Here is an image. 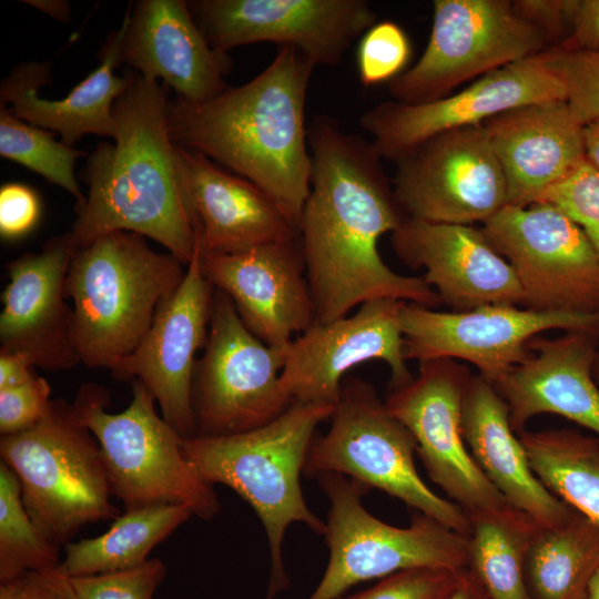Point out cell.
<instances>
[{
	"instance_id": "6da1fadb",
	"label": "cell",
	"mask_w": 599,
	"mask_h": 599,
	"mask_svg": "<svg viewBox=\"0 0 599 599\" xmlns=\"http://www.w3.org/2000/svg\"><path fill=\"white\" fill-rule=\"evenodd\" d=\"M311 187L297 232L317 322H331L374 300L436 308L439 295L423 276L393 271L378 251L406 214L370 141L327 114L307 126Z\"/></svg>"
},
{
	"instance_id": "7a4b0ae2",
	"label": "cell",
	"mask_w": 599,
	"mask_h": 599,
	"mask_svg": "<svg viewBox=\"0 0 599 599\" xmlns=\"http://www.w3.org/2000/svg\"><path fill=\"white\" fill-rule=\"evenodd\" d=\"M314 68L300 51L283 45L240 87H227L203 103L167 101L173 142L257 185L296 231L311 187L305 106Z\"/></svg>"
},
{
	"instance_id": "3957f363",
	"label": "cell",
	"mask_w": 599,
	"mask_h": 599,
	"mask_svg": "<svg viewBox=\"0 0 599 599\" xmlns=\"http://www.w3.org/2000/svg\"><path fill=\"white\" fill-rule=\"evenodd\" d=\"M129 70L130 84L113 105L114 143H100L88 160L89 191L74 206L70 234L78 250L111 232L136 233L187 266L197 236L169 131V99L159 81Z\"/></svg>"
},
{
	"instance_id": "277c9868",
	"label": "cell",
	"mask_w": 599,
	"mask_h": 599,
	"mask_svg": "<svg viewBox=\"0 0 599 599\" xmlns=\"http://www.w3.org/2000/svg\"><path fill=\"white\" fill-rule=\"evenodd\" d=\"M335 405L292 403L272 422L234 435L183 439L182 449L202 477L237 493L260 518L268 541L271 576L265 599L288 587L283 540L293 522L317 535L324 524L307 506L300 483L317 426Z\"/></svg>"
},
{
	"instance_id": "5b68a950",
	"label": "cell",
	"mask_w": 599,
	"mask_h": 599,
	"mask_svg": "<svg viewBox=\"0 0 599 599\" xmlns=\"http://www.w3.org/2000/svg\"><path fill=\"white\" fill-rule=\"evenodd\" d=\"M183 267L172 254L154 251L144 236L132 232H111L78 248L65 295L72 303L80 362L111 370L130 355L159 305L181 284Z\"/></svg>"
},
{
	"instance_id": "8992f818",
	"label": "cell",
	"mask_w": 599,
	"mask_h": 599,
	"mask_svg": "<svg viewBox=\"0 0 599 599\" xmlns=\"http://www.w3.org/2000/svg\"><path fill=\"white\" fill-rule=\"evenodd\" d=\"M155 403L134 379L131 403L120 413L106 410L110 394L94 383L81 385L72 404L100 446L111 494L125 511L180 505L210 520L220 511L214 485L185 457L183 438L158 414Z\"/></svg>"
},
{
	"instance_id": "52a82bcc",
	"label": "cell",
	"mask_w": 599,
	"mask_h": 599,
	"mask_svg": "<svg viewBox=\"0 0 599 599\" xmlns=\"http://www.w3.org/2000/svg\"><path fill=\"white\" fill-rule=\"evenodd\" d=\"M0 457L19 479L29 517L59 547L83 526L120 516L100 446L71 403L53 399L33 427L1 436Z\"/></svg>"
},
{
	"instance_id": "ba28073f",
	"label": "cell",
	"mask_w": 599,
	"mask_h": 599,
	"mask_svg": "<svg viewBox=\"0 0 599 599\" xmlns=\"http://www.w3.org/2000/svg\"><path fill=\"white\" fill-rule=\"evenodd\" d=\"M329 419L326 434L311 444L304 473L346 476L469 536L471 524L465 512L436 495L418 475L413 435L387 410L372 384L356 377L344 379Z\"/></svg>"
},
{
	"instance_id": "9c48e42d",
	"label": "cell",
	"mask_w": 599,
	"mask_h": 599,
	"mask_svg": "<svg viewBox=\"0 0 599 599\" xmlns=\"http://www.w3.org/2000/svg\"><path fill=\"white\" fill-rule=\"evenodd\" d=\"M326 494L327 568L308 599H337L358 582L420 567H468V536L418 512L408 527L386 524L362 502L366 487L335 473L316 475Z\"/></svg>"
},
{
	"instance_id": "30bf717a",
	"label": "cell",
	"mask_w": 599,
	"mask_h": 599,
	"mask_svg": "<svg viewBox=\"0 0 599 599\" xmlns=\"http://www.w3.org/2000/svg\"><path fill=\"white\" fill-rule=\"evenodd\" d=\"M286 348L256 337L231 298L215 290L207 339L192 380L196 437L244 433L285 412L292 404L281 386Z\"/></svg>"
},
{
	"instance_id": "8fae6325",
	"label": "cell",
	"mask_w": 599,
	"mask_h": 599,
	"mask_svg": "<svg viewBox=\"0 0 599 599\" xmlns=\"http://www.w3.org/2000/svg\"><path fill=\"white\" fill-rule=\"evenodd\" d=\"M428 43L418 61L389 82L396 102L425 103L458 84L545 51V33L508 0H435Z\"/></svg>"
},
{
	"instance_id": "7c38bea8",
	"label": "cell",
	"mask_w": 599,
	"mask_h": 599,
	"mask_svg": "<svg viewBox=\"0 0 599 599\" xmlns=\"http://www.w3.org/2000/svg\"><path fill=\"white\" fill-rule=\"evenodd\" d=\"M483 233L514 268L525 308L599 313V260L583 230L549 202L507 204Z\"/></svg>"
},
{
	"instance_id": "4fadbf2b",
	"label": "cell",
	"mask_w": 599,
	"mask_h": 599,
	"mask_svg": "<svg viewBox=\"0 0 599 599\" xmlns=\"http://www.w3.org/2000/svg\"><path fill=\"white\" fill-rule=\"evenodd\" d=\"M394 162V193L409 217L470 225L508 204L506 177L484 124L436 134Z\"/></svg>"
},
{
	"instance_id": "5bb4252c",
	"label": "cell",
	"mask_w": 599,
	"mask_h": 599,
	"mask_svg": "<svg viewBox=\"0 0 599 599\" xmlns=\"http://www.w3.org/2000/svg\"><path fill=\"white\" fill-rule=\"evenodd\" d=\"M470 377L454 359L422 362L418 375L385 399L387 410L413 435L430 479L468 519L510 505L466 447L463 402Z\"/></svg>"
},
{
	"instance_id": "9a60e30c",
	"label": "cell",
	"mask_w": 599,
	"mask_h": 599,
	"mask_svg": "<svg viewBox=\"0 0 599 599\" xmlns=\"http://www.w3.org/2000/svg\"><path fill=\"white\" fill-rule=\"evenodd\" d=\"M400 326L407 359H463L494 385L527 358L531 338L549 329L599 332V313L545 312L510 305L441 312L405 303Z\"/></svg>"
},
{
	"instance_id": "2e32d148",
	"label": "cell",
	"mask_w": 599,
	"mask_h": 599,
	"mask_svg": "<svg viewBox=\"0 0 599 599\" xmlns=\"http://www.w3.org/2000/svg\"><path fill=\"white\" fill-rule=\"evenodd\" d=\"M189 7L217 51L273 42L296 49L315 67L338 64L377 22L365 0H195Z\"/></svg>"
},
{
	"instance_id": "e0dca14e",
	"label": "cell",
	"mask_w": 599,
	"mask_h": 599,
	"mask_svg": "<svg viewBox=\"0 0 599 599\" xmlns=\"http://www.w3.org/2000/svg\"><path fill=\"white\" fill-rule=\"evenodd\" d=\"M567 101L566 89L539 54L480 77L455 94L406 104L382 102L359 118L382 159L395 161L423 141L445 131L483 124L511 109Z\"/></svg>"
},
{
	"instance_id": "ac0fdd59",
	"label": "cell",
	"mask_w": 599,
	"mask_h": 599,
	"mask_svg": "<svg viewBox=\"0 0 599 599\" xmlns=\"http://www.w3.org/2000/svg\"><path fill=\"white\" fill-rule=\"evenodd\" d=\"M406 302L374 300L356 312L317 322L285 351L281 386L292 403L335 405L344 376L359 364L382 361L390 369V389L413 379L406 364L400 311Z\"/></svg>"
},
{
	"instance_id": "d6986e66",
	"label": "cell",
	"mask_w": 599,
	"mask_h": 599,
	"mask_svg": "<svg viewBox=\"0 0 599 599\" xmlns=\"http://www.w3.org/2000/svg\"><path fill=\"white\" fill-rule=\"evenodd\" d=\"M214 293L196 247L181 284L159 305L140 344L111 369L116 379L142 382L183 439L196 437L192 380L195 355L207 339Z\"/></svg>"
},
{
	"instance_id": "ffe728a7",
	"label": "cell",
	"mask_w": 599,
	"mask_h": 599,
	"mask_svg": "<svg viewBox=\"0 0 599 599\" xmlns=\"http://www.w3.org/2000/svg\"><path fill=\"white\" fill-rule=\"evenodd\" d=\"M200 265L244 325L272 347L285 349L316 321L298 235L236 254L200 252Z\"/></svg>"
},
{
	"instance_id": "44dd1931",
	"label": "cell",
	"mask_w": 599,
	"mask_h": 599,
	"mask_svg": "<svg viewBox=\"0 0 599 599\" xmlns=\"http://www.w3.org/2000/svg\"><path fill=\"white\" fill-rule=\"evenodd\" d=\"M77 251L70 232L48 240L37 253H24L6 266L0 349L28 356L34 366L67 370L81 363L73 334V308L65 278Z\"/></svg>"
},
{
	"instance_id": "7402d4cb",
	"label": "cell",
	"mask_w": 599,
	"mask_h": 599,
	"mask_svg": "<svg viewBox=\"0 0 599 599\" xmlns=\"http://www.w3.org/2000/svg\"><path fill=\"white\" fill-rule=\"evenodd\" d=\"M390 241L404 264L425 270L424 280L453 312L524 304L514 268L481 229L406 216Z\"/></svg>"
},
{
	"instance_id": "603a6c76",
	"label": "cell",
	"mask_w": 599,
	"mask_h": 599,
	"mask_svg": "<svg viewBox=\"0 0 599 599\" xmlns=\"http://www.w3.org/2000/svg\"><path fill=\"white\" fill-rule=\"evenodd\" d=\"M121 59L192 104L223 92L232 69L229 53L210 45L184 0H140L131 6Z\"/></svg>"
},
{
	"instance_id": "cb8c5ba5",
	"label": "cell",
	"mask_w": 599,
	"mask_h": 599,
	"mask_svg": "<svg viewBox=\"0 0 599 599\" xmlns=\"http://www.w3.org/2000/svg\"><path fill=\"white\" fill-rule=\"evenodd\" d=\"M598 345L597 331L528 342L527 358L494 384L509 407L515 433L537 415L556 414L599 436V388L592 374Z\"/></svg>"
},
{
	"instance_id": "d4e9b609",
	"label": "cell",
	"mask_w": 599,
	"mask_h": 599,
	"mask_svg": "<svg viewBox=\"0 0 599 599\" xmlns=\"http://www.w3.org/2000/svg\"><path fill=\"white\" fill-rule=\"evenodd\" d=\"M176 148L201 253L236 254L298 235L257 185L197 151Z\"/></svg>"
},
{
	"instance_id": "484cf974",
	"label": "cell",
	"mask_w": 599,
	"mask_h": 599,
	"mask_svg": "<svg viewBox=\"0 0 599 599\" xmlns=\"http://www.w3.org/2000/svg\"><path fill=\"white\" fill-rule=\"evenodd\" d=\"M508 187V204L527 205L585 159L583 125L567 101L508 110L485 121Z\"/></svg>"
},
{
	"instance_id": "4316f807",
	"label": "cell",
	"mask_w": 599,
	"mask_h": 599,
	"mask_svg": "<svg viewBox=\"0 0 599 599\" xmlns=\"http://www.w3.org/2000/svg\"><path fill=\"white\" fill-rule=\"evenodd\" d=\"M126 11L119 30L110 33L100 53V63L65 98L48 100L38 94L50 79V63L29 62L16 67L0 85L1 103H11L10 111L32 125L55 131L68 146L84 134L114 138L113 105L130 84V70L122 77L114 69L122 63L121 50L129 23Z\"/></svg>"
},
{
	"instance_id": "83f0119b",
	"label": "cell",
	"mask_w": 599,
	"mask_h": 599,
	"mask_svg": "<svg viewBox=\"0 0 599 599\" xmlns=\"http://www.w3.org/2000/svg\"><path fill=\"white\" fill-rule=\"evenodd\" d=\"M463 435L481 471L515 508L538 525L557 526L573 509L549 491L532 471L525 447L510 425L509 407L495 386L471 376L463 402Z\"/></svg>"
},
{
	"instance_id": "f1b7e54d",
	"label": "cell",
	"mask_w": 599,
	"mask_h": 599,
	"mask_svg": "<svg viewBox=\"0 0 599 599\" xmlns=\"http://www.w3.org/2000/svg\"><path fill=\"white\" fill-rule=\"evenodd\" d=\"M599 568V528L576 510L560 525L538 526L525 578L531 599H587Z\"/></svg>"
},
{
	"instance_id": "f546056e",
	"label": "cell",
	"mask_w": 599,
	"mask_h": 599,
	"mask_svg": "<svg viewBox=\"0 0 599 599\" xmlns=\"http://www.w3.org/2000/svg\"><path fill=\"white\" fill-rule=\"evenodd\" d=\"M193 516L180 505L125 511L102 535L64 546L59 569L82 577L132 569L146 562L151 550Z\"/></svg>"
},
{
	"instance_id": "4dcf8cb0",
	"label": "cell",
	"mask_w": 599,
	"mask_h": 599,
	"mask_svg": "<svg viewBox=\"0 0 599 599\" xmlns=\"http://www.w3.org/2000/svg\"><path fill=\"white\" fill-rule=\"evenodd\" d=\"M518 437L546 488L599 528V439L572 429L522 430Z\"/></svg>"
},
{
	"instance_id": "1f68e13d",
	"label": "cell",
	"mask_w": 599,
	"mask_h": 599,
	"mask_svg": "<svg viewBox=\"0 0 599 599\" xmlns=\"http://www.w3.org/2000/svg\"><path fill=\"white\" fill-rule=\"evenodd\" d=\"M469 520L468 567L490 599H531L525 560L529 541L540 525L511 505Z\"/></svg>"
},
{
	"instance_id": "d6a6232c",
	"label": "cell",
	"mask_w": 599,
	"mask_h": 599,
	"mask_svg": "<svg viewBox=\"0 0 599 599\" xmlns=\"http://www.w3.org/2000/svg\"><path fill=\"white\" fill-rule=\"evenodd\" d=\"M60 548L29 517L16 474L0 461V583L57 569Z\"/></svg>"
},
{
	"instance_id": "836d02e7",
	"label": "cell",
	"mask_w": 599,
	"mask_h": 599,
	"mask_svg": "<svg viewBox=\"0 0 599 599\" xmlns=\"http://www.w3.org/2000/svg\"><path fill=\"white\" fill-rule=\"evenodd\" d=\"M0 155L14 161L69 192L80 204L85 200L75 180L74 165L82 151L54 139V133L27 124L0 105Z\"/></svg>"
},
{
	"instance_id": "e575fe53",
	"label": "cell",
	"mask_w": 599,
	"mask_h": 599,
	"mask_svg": "<svg viewBox=\"0 0 599 599\" xmlns=\"http://www.w3.org/2000/svg\"><path fill=\"white\" fill-rule=\"evenodd\" d=\"M540 57L562 82L576 119L582 125L599 120V52L560 44L546 49Z\"/></svg>"
},
{
	"instance_id": "d590c367",
	"label": "cell",
	"mask_w": 599,
	"mask_h": 599,
	"mask_svg": "<svg viewBox=\"0 0 599 599\" xmlns=\"http://www.w3.org/2000/svg\"><path fill=\"white\" fill-rule=\"evenodd\" d=\"M410 57V43L404 30L392 21L372 26L362 37L356 52L358 77L372 87L398 77Z\"/></svg>"
},
{
	"instance_id": "8d00e7d4",
	"label": "cell",
	"mask_w": 599,
	"mask_h": 599,
	"mask_svg": "<svg viewBox=\"0 0 599 599\" xmlns=\"http://www.w3.org/2000/svg\"><path fill=\"white\" fill-rule=\"evenodd\" d=\"M549 202L561 209L586 233L599 260V171L586 159L567 176L534 202ZM532 203V202H531Z\"/></svg>"
},
{
	"instance_id": "74e56055",
	"label": "cell",
	"mask_w": 599,
	"mask_h": 599,
	"mask_svg": "<svg viewBox=\"0 0 599 599\" xmlns=\"http://www.w3.org/2000/svg\"><path fill=\"white\" fill-rule=\"evenodd\" d=\"M165 575L164 562L152 558L132 569L70 579L78 599H153Z\"/></svg>"
},
{
	"instance_id": "f35d334b",
	"label": "cell",
	"mask_w": 599,
	"mask_h": 599,
	"mask_svg": "<svg viewBox=\"0 0 599 599\" xmlns=\"http://www.w3.org/2000/svg\"><path fill=\"white\" fill-rule=\"evenodd\" d=\"M458 572L429 567L406 569L346 599H438L453 588Z\"/></svg>"
},
{
	"instance_id": "ab89813d",
	"label": "cell",
	"mask_w": 599,
	"mask_h": 599,
	"mask_svg": "<svg viewBox=\"0 0 599 599\" xmlns=\"http://www.w3.org/2000/svg\"><path fill=\"white\" fill-rule=\"evenodd\" d=\"M51 387L44 377L34 375L28 382L0 390V433L8 436L39 423L52 405Z\"/></svg>"
},
{
	"instance_id": "60d3db41",
	"label": "cell",
	"mask_w": 599,
	"mask_h": 599,
	"mask_svg": "<svg viewBox=\"0 0 599 599\" xmlns=\"http://www.w3.org/2000/svg\"><path fill=\"white\" fill-rule=\"evenodd\" d=\"M41 213L37 193L21 183H7L0 189V235L16 240L27 235Z\"/></svg>"
},
{
	"instance_id": "b9f144b4",
	"label": "cell",
	"mask_w": 599,
	"mask_h": 599,
	"mask_svg": "<svg viewBox=\"0 0 599 599\" xmlns=\"http://www.w3.org/2000/svg\"><path fill=\"white\" fill-rule=\"evenodd\" d=\"M0 599H78L69 576L59 567L45 572H27L0 583Z\"/></svg>"
},
{
	"instance_id": "7bdbcfd3",
	"label": "cell",
	"mask_w": 599,
	"mask_h": 599,
	"mask_svg": "<svg viewBox=\"0 0 599 599\" xmlns=\"http://www.w3.org/2000/svg\"><path fill=\"white\" fill-rule=\"evenodd\" d=\"M572 0H518L512 1L515 12L540 29L548 41L559 38L570 24Z\"/></svg>"
},
{
	"instance_id": "ee69618b",
	"label": "cell",
	"mask_w": 599,
	"mask_h": 599,
	"mask_svg": "<svg viewBox=\"0 0 599 599\" xmlns=\"http://www.w3.org/2000/svg\"><path fill=\"white\" fill-rule=\"evenodd\" d=\"M570 27V38L562 44L599 52V0H572Z\"/></svg>"
},
{
	"instance_id": "f6af8a7d",
	"label": "cell",
	"mask_w": 599,
	"mask_h": 599,
	"mask_svg": "<svg viewBox=\"0 0 599 599\" xmlns=\"http://www.w3.org/2000/svg\"><path fill=\"white\" fill-rule=\"evenodd\" d=\"M31 359L18 352L0 349V390L28 382L33 373Z\"/></svg>"
},
{
	"instance_id": "bcb514c9",
	"label": "cell",
	"mask_w": 599,
	"mask_h": 599,
	"mask_svg": "<svg viewBox=\"0 0 599 599\" xmlns=\"http://www.w3.org/2000/svg\"><path fill=\"white\" fill-rule=\"evenodd\" d=\"M438 599H490L483 583L469 567L458 572L453 588Z\"/></svg>"
},
{
	"instance_id": "7dc6e473",
	"label": "cell",
	"mask_w": 599,
	"mask_h": 599,
	"mask_svg": "<svg viewBox=\"0 0 599 599\" xmlns=\"http://www.w3.org/2000/svg\"><path fill=\"white\" fill-rule=\"evenodd\" d=\"M586 160L599 171V120L583 125Z\"/></svg>"
},
{
	"instance_id": "c3c4849f",
	"label": "cell",
	"mask_w": 599,
	"mask_h": 599,
	"mask_svg": "<svg viewBox=\"0 0 599 599\" xmlns=\"http://www.w3.org/2000/svg\"><path fill=\"white\" fill-rule=\"evenodd\" d=\"M24 2L59 21H68L71 14L69 3L63 0H26Z\"/></svg>"
},
{
	"instance_id": "681fc988",
	"label": "cell",
	"mask_w": 599,
	"mask_h": 599,
	"mask_svg": "<svg viewBox=\"0 0 599 599\" xmlns=\"http://www.w3.org/2000/svg\"><path fill=\"white\" fill-rule=\"evenodd\" d=\"M587 599H599V568L590 581Z\"/></svg>"
},
{
	"instance_id": "f907efd6",
	"label": "cell",
	"mask_w": 599,
	"mask_h": 599,
	"mask_svg": "<svg viewBox=\"0 0 599 599\" xmlns=\"http://www.w3.org/2000/svg\"><path fill=\"white\" fill-rule=\"evenodd\" d=\"M592 374H593V378H595L596 383L599 384V352H598L597 358L595 361Z\"/></svg>"
}]
</instances>
